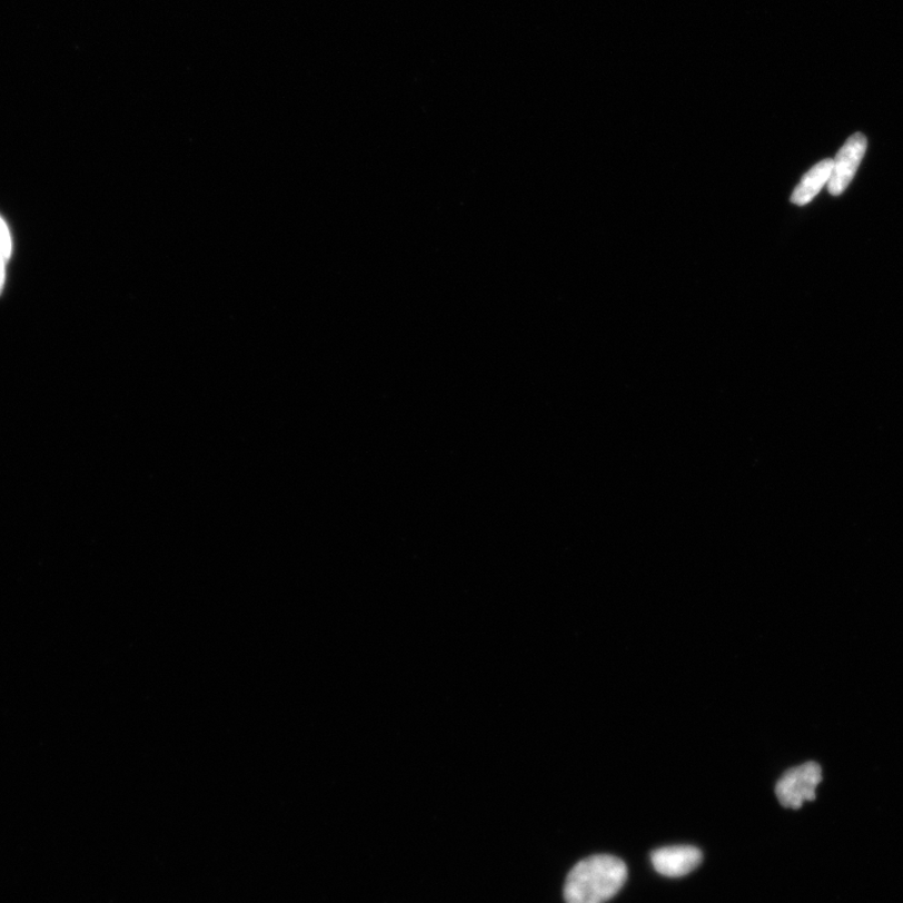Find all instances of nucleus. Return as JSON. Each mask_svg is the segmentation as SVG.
Segmentation results:
<instances>
[{
	"instance_id": "obj_1",
	"label": "nucleus",
	"mask_w": 903,
	"mask_h": 903,
	"mask_svg": "<svg viewBox=\"0 0 903 903\" xmlns=\"http://www.w3.org/2000/svg\"><path fill=\"white\" fill-rule=\"evenodd\" d=\"M627 867L608 855L588 857L568 873L564 887L566 903H605L623 889Z\"/></svg>"
},
{
	"instance_id": "obj_2",
	"label": "nucleus",
	"mask_w": 903,
	"mask_h": 903,
	"mask_svg": "<svg viewBox=\"0 0 903 903\" xmlns=\"http://www.w3.org/2000/svg\"><path fill=\"white\" fill-rule=\"evenodd\" d=\"M821 781L820 764L808 762L785 772L775 785V794L784 808L800 810L804 802L816 800Z\"/></svg>"
},
{
	"instance_id": "obj_3",
	"label": "nucleus",
	"mask_w": 903,
	"mask_h": 903,
	"mask_svg": "<svg viewBox=\"0 0 903 903\" xmlns=\"http://www.w3.org/2000/svg\"><path fill=\"white\" fill-rule=\"evenodd\" d=\"M867 150V137L861 132L852 135L841 147L836 159L833 160L831 179L827 183L832 196H840L847 190L855 178L863 156Z\"/></svg>"
},
{
	"instance_id": "obj_4",
	"label": "nucleus",
	"mask_w": 903,
	"mask_h": 903,
	"mask_svg": "<svg viewBox=\"0 0 903 903\" xmlns=\"http://www.w3.org/2000/svg\"><path fill=\"white\" fill-rule=\"evenodd\" d=\"M703 861L701 850L692 846H674L652 853L655 871L666 877H682L698 869Z\"/></svg>"
},
{
	"instance_id": "obj_5",
	"label": "nucleus",
	"mask_w": 903,
	"mask_h": 903,
	"mask_svg": "<svg viewBox=\"0 0 903 903\" xmlns=\"http://www.w3.org/2000/svg\"><path fill=\"white\" fill-rule=\"evenodd\" d=\"M832 169L833 160L831 159L823 160L816 166L812 167V169L803 176V179L797 186L796 190L793 191L791 198L792 202L797 206L810 204L814 198H816V196L823 189V186L828 183Z\"/></svg>"
},
{
	"instance_id": "obj_6",
	"label": "nucleus",
	"mask_w": 903,
	"mask_h": 903,
	"mask_svg": "<svg viewBox=\"0 0 903 903\" xmlns=\"http://www.w3.org/2000/svg\"><path fill=\"white\" fill-rule=\"evenodd\" d=\"M12 252L11 235L6 222L0 218V259L8 260Z\"/></svg>"
},
{
	"instance_id": "obj_7",
	"label": "nucleus",
	"mask_w": 903,
	"mask_h": 903,
	"mask_svg": "<svg viewBox=\"0 0 903 903\" xmlns=\"http://www.w3.org/2000/svg\"><path fill=\"white\" fill-rule=\"evenodd\" d=\"M6 262H7L6 260L0 259V292H2V289H3V284H4V274H6V272H4V267H6Z\"/></svg>"
}]
</instances>
